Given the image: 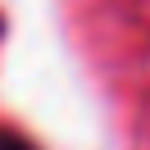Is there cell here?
<instances>
[{
    "label": "cell",
    "instance_id": "obj_1",
    "mask_svg": "<svg viewBox=\"0 0 150 150\" xmlns=\"http://www.w3.org/2000/svg\"><path fill=\"white\" fill-rule=\"evenodd\" d=\"M0 150H37V146L23 141V137H14V132H0Z\"/></svg>",
    "mask_w": 150,
    "mask_h": 150
}]
</instances>
